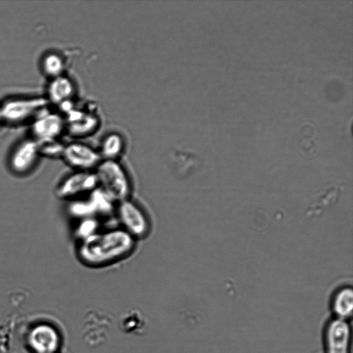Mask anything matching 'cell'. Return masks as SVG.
I'll return each instance as SVG.
<instances>
[{
    "label": "cell",
    "mask_w": 353,
    "mask_h": 353,
    "mask_svg": "<svg viewBox=\"0 0 353 353\" xmlns=\"http://www.w3.org/2000/svg\"><path fill=\"white\" fill-rule=\"evenodd\" d=\"M137 241L119 225L101 228L77 242V260L89 268L109 267L129 258L135 252Z\"/></svg>",
    "instance_id": "1"
},
{
    "label": "cell",
    "mask_w": 353,
    "mask_h": 353,
    "mask_svg": "<svg viewBox=\"0 0 353 353\" xmlns=\"http://www.w3.org/2000/svg\"><path fill=\"white\" fill-rule=\"evenodd\" d=\"M94 172L98 188L116 203L131 197L132 182L119 160L102 159Z\"/></svg>",
    "instance_id": "2"
},
{
    "label": "cell",
    "mask_w": 353,
    "mask_h": 353,
    "mask_svg": "<svg viewBox=\"0 0 353 353\" xmlns=\"http://www.w3.org/2000/svg\"><path fill=\"white\" fill-rule=\"evenodd\" d=\"M114 215L119 226L137 241L150 233L152 225L147 212L132 197L116 203Z\"/></svg>",
    "instance_id": "3"
},
{
    "label": "cell",
    "mask_w": 353,
    "mask_h": 353,
    "mask_svg": "<svg viewBox=\"0 0 353 353\" xmlns=\"http://www.w3.org/2000/svg\"><path fill=\"white\" fill-rule=\"evenodd\" d=\"M49 104L43 97L9 99L0 106L1 121L11 124L21 123L46 109Z\"/></svg>",
    "instance_id": "4"
},
{
    "label": "cell",
    "mask_w": 353,
    "mask_h": 353,
    "mask_svg": "<svg viewBox=\"0 0 353 353\" xmlns=\"http://www.w3.org/2000/svg\"><path fill=\"white\" fill-rule=\"evenodd\" d=\"M98 188L94 171L73 170L57 185V196L68 202L86 196Z\"/></svg>",
    "instance_id": "5"
},
{
    "label": "cell",
    "mask_w": 353,
    "mask_h": 353,
    "mask_svg": "<svg viewBox=\"0 0 353 353\" xmlns=\"http://www.w3.org/2000/svg\"><path fill=\"white\" fill-rule=\"evenodd\" d=\"M61 159L77 171H94L102 160L98 150L81 142L65 145Z\"/></svg>",
    "instance_id": "6"
},
{
    "label": "cell",
    "mask_w": 353,
    "mask_h": 353,
    "mask_svg": "<svg viewBox=\"0 0 353 353\" xmlns=\"http://www.w3.org/2000/svg\"><path fill=\"white\" fill-rule=\"evenodd\" d=\"M27 343L32 353H57L61 345V337L54 327L40 323L29 331Z\"/></svg>",
    "instance_id": "7"
},
{
    "label": "cell",
    "mask_w": 353,
    "mask_h": 353,
    "mask_svg": "<svg viewBox=\"0 0 353 353\" xmlns=\"http://www.w3.org/2000/svg\"><path fill=\"white\" fill-rule=\"evenodd\" d=\"M350 327L346 320L335 319L327 325L325 332L326 353H350Z\"/></svg>",
    "instance_id": "8"
},
{
    "label": "cell",
    "mask_w": 353,
    "mask_h": 353,
    "mask_svg": "<svg viewBox=\"0 0 353 353\" xmlns=\"http://www.w3.org/2000/svg\"><path fill=\"white\" fill-rule=\"evenodd\" d=\"M65 120L57 112L39 116L31 125L32 138L37 142L58 139L65 127Z\"/></svg>",
    "instance_id": "9"
},
{
    "label": "cell",
    "mask_w": 353,
    "mask_h": 353,
    "mask_svg": "<svg viewBox=\"0 0 353 353\" xmlns=\"http://www.w3.org/2000/svg\"><path fill=\"white\" fill-rule=\"evenodd\" d=\"M40 156L38 143L32 137L19 143L10 157L11 170L19 174L29 172Z\"/></svg>",
    "instance_id": "10"
},
{
    "label": "cell",
    "mask_w": 353,
    "mask_h": 353,
    "mask_svg": "<svg viewBox=\"0 0 353 353\" xmlns=\"http://www.w3.org/2000/svg\"><path fill=\"white\" fill-rule=\"evenodd\" d=\"M74 93V85L71 80L63 74L50 80L47 88L49 103L59 105L70 101Z\"/></svg>",
    "instance_id": "11"
},
{
    "label": "cell",
    "mask_w": 353,
    "mask_h": 353,
    "mask_svg": "<svg viewBox=\"0 0 353 353\" xmlns=\"http://www.w3.org/2000/svg\"><path fill=\"white\" fill-rule=\"evenodd\" d=\"M332 309L338 319L346 320L352 314L353 291L350 287L339 289L332 300Z\"/></svg>",
    "instance_id": "12"
},
{
    "label": "cell",
    "mask_w": 353,
    "mask_h": 353,
    "mask_svg": "<svg viewBox=\"0 0 353 353\" xmlns=\"http://www.w3.org/2000/svg\"><path fill=\"white\" fill-rule=\"evenodd\" d=\"M124 148L123 138L119 134L111 133L103 139L98 152L101 159L119 160Z\"/></svg>",
    "instance_id": "13"
},
{
    "label": "cell",
    "mask_w": 353,
    "mask_h": 353,
    "mask_svg": "<svg viewBox=\"0 0 353 353\" xmlns=\"http://www.w3.org/2000/svg\"><path fill=\"white\" fill-rule=\"evenodd\" d=\"M41 67L43 73L52 79L63 74L65 63L59 54L50 52L43 56Z\"/></svg>",
    "instance_id": "14"
},
{
    "label": "cell",
    "mask_w": 353,
    "mask_h": 353,
    "mask_svg": "<svg viewBox=\"0 0 353 353\" xmlns=\"http://www.w3.org/2000/svg\"><path fill=\"white\" fill-rule=\"evenodd\" d=\"M76 221L73 234L77 242L94 234L102 228L101 220L97 218H84Z\"/></svg>",
    "instance_id": "15"
},
{
    "label": "cell",
    "mask_w": 353,
    "mask_h": 353,
    "mask_svg": "<svg viewBox=\"0 0 353 353\" xmlns=\"http://www.w3.org/2000/svg\"><path fill=\"white\" fill-rule=\"evenodd\" d=\"M37 143L40 156L50 159L61 158L65 145L58 139Z\"/></svg>",
    "instance_id": "16"
},
{
    "label": "cell",
    "mask_w": 353,
    "mask_h": 353,
    "mask_svg": "<svg viewBox=\"0 0 353 353\" xmlns=\"http://www.w3.org/2000/svg\"><path fill=\"white\" fill-rule=\"evenodd\" d=\"M1 118H0V123H1Z\"/></svg>",
    "instance_id": "17"
}]
</instances>
